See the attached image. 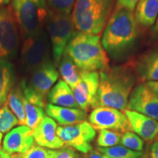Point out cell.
Wrapping results in <instances>:
<instances>
[{
	"mask_svg": "<svg viewBox=\"0 0 158 158\" xmlns=\"http://www.w3.org/2000/svg\"><path fill=\"white\" fill-rule=\"evenodd\" d=\"M149 156L150 158H158V140L153 142L150 147Z\"/></svg>",
	"mask_w": 158,
	"mask_h": 158,
	"instance_id": "obj_34",
	"label": "cell"
},
{
	"mask_svg": "<svg viewBox=\"0 0 158 158\" xmlns=\"http://www.w3.org/2000/svg\"><path fill=\"white\" fill-rule=\"evenodd\" d=\"M135 73L144 81H158V49L141 57L135 64Z\"/></svg>",
	"mask_w": 158,
	"mask_h": 158,
	"instance_id": "obj_19",
	"label": "cell"
},
{
	"mask_svg": "<svg viewBox=\"0 0 158 158\" xmlns=\"http://www.w3.org/2000/svg\"><path fill=\"white\" fill-rule=\"evenodd\" d=\"M124 113L129 121L130 130L143 141H155L158 136V122L133 110L126 109Z\"/></svg>",
	"mask_w": 158,
	"mask_h": 158,
	"instance_id": "obj_15",
	"label": "cell"
},
{
	"mask_svg": "<svg viewBox=\"0 0 158 158\" xmlns=\"http://www.w3.org/2000/svg\"><path fill=\"white\" fill-rule=\"evenodd\" d=\"M57 124L53 118L45 116L39 125L33 130V137L37 145L49 149L65 147L64 143L56 133Z\"/></svg>",
	"mask_w": 158,
	"mask_h": 158,
	"instance_id": "obj_16",
	"label": "cell"
},
{
	"mask_svg": "<svg viewBox=\"0 0 158 158\" xmlns=\"http://www.w3.org/2000/svg\"><path fill=\"white\" fill-rule=\"evenodd\" d=\"M127 109L158 122V97L145 83L138 84L130 93Z\"/></svg>",
	"mask_w": 158,
	"mask_h": 158,
	"instance_id": "obj_11",
	"label": "cell"
},
{
	"mask_svg": "<svg viewBox=\"0 0 158 158\" xmlns=\"http://www.w3.org/2000/svg\"><path fill=\"white\" fill-rule=\"evenodd\" d=\"M51 158H79V155L70 147L54 149Z\"/></svg>",
	"mask_w": 158,
	"mask_h": 158,
	"instance_id": "obj_31",
	"label": "cell"
},
{
	"mask_svg": "<svg viewBox=\"0 0 158 158\" xmlns=\"http://www.w3.org/2000/svg\"><path fill=\"white\" fill-rule=\"evenodd\" d=\"M88 120L95 130H108L122 134L130 130L127 116L122 110L116 108H94L89 115Z\"/></svg>",
	"mask_w": 158,
	"mask_h": 158,
	"instance_id": "obj_10",
	"label": "cell"
},
{
	"mask_svg": "<svg viewBox=\"0 0 158 158\" xmlns=\"http://www.w3.org/2000/svg\"><path fill=\"white\" fill-rule=\"evenodd\" d=\"M23 94L20 83L15 84L10 92L6 104L17 118L20 125H26V115L23 106Z\"/></svg>",
	"mask_w": 158,
	"mask_h": 158,
	"instance_id": "obj_22",
	"label": "cell"
},
{
	"mask_svg": "<svg viewBox=\"0 0 158 158\" xmlns=\"http://www.w3.org/2000/svg\"><path fill=\"white\" fill-rule=\"evenodd\" d=\"M114 0H76L71 15L79 32L98 35L106 27Z\"/></svg>",
	"mask_w": 158,
	"mask_h": 158,
	"instance_id": "obj_4",
	"label": "cell"
},
{
	"mask_svg": "<svg viewBox=\"0 0 158 158\" xmlns=\"http://www.w3.org/2000/svg\"><path fill=\"white\" fill-rule=\"evenodd\" d=\"M45 112L60 126H68L86 121L87 113L81 108H66L47 104Z\"/></svg>",
	"mask_w": 158,
	"mask_h": 158,
	"instance_id": "obj_17",
	"label": "cell"
},
{
	"mask_svg": "<svg viewBox=\"0 0 158 158\" xmlns=\"http://www.w3.org/2000/svg\"><path fill=\"white\" fill-rule=\"evenodd\" d=\"M64 54L81 70L100 72L109 68V59L99 35L75 31Z\"/></svg>",
	"mask_w": 158,
	"mask_h": 158,
	"instance_id": "obj_2",
	"label": "cell"
},
{
	"mask_svg": "<svg viewBox=\"0 0 158 158\" xmlns=\"http://www.w3.org/2000/svg\"><path fill=\"white\" fill-rule=\"evenodd\" d=\"M135 19L143 27H151L158 15V0H140L136 5Z\"/></svg>",
	"mask_w": 158,
	"mask_h": 158,
	"instance_id": "obj_21",
	"label": "cell"
},
{
	"mask_svg": "<svg viewBox=\"0 0 158 158\" xmlns=\"http://www.w3.org/2000/svg\"><path fill=\"white\" fill-rule=\"evenodd\" d=\"M11 6L23 39L43 30L48 14L46 0H12Z\"/></svg>",
	"mask_w": 158,
	"mask_h": 158,
	"instance_id": "obj_5",
	"label": "cell"
},
{
	"mask_svg": "<svg viewBox=\"0 0 158 158\" xmlns=\"http://www.w3.org/2000/svg\"><path fill=\"white\" fill-rule=\"evenodd\" d=\"M99 74L100 83L94 108L108 107L119 110L127 109L130 93L136 82L133 70L127 67L116 66L100 71Z\"/></svg>",
	"mask_w": 158,
	"mask_h": 158,
	"instance_id": "obj_1",
	"label": "cell"
},
{
	"mask_svg": "<svg viewBox=\"0 0 158 158\" xmlns=\"http://www.w3.org/2000/svg\"><path fill=\"white\" fill-rule=\"evenodd\" d=\"M54 149H49L38 145H32L25 152L18 155V157L19 158H51Z\"/></svg>",
	"mask_w": 158,
	"mask_h": 158,
	"instance_id": "obj_30",
	"label": "cell"
},
{
	"mask_svg": "<svg viewBox=\"0 0 158 158\" xmlns=\"http://www.w3.org/2000/svg\"><path fill=\"white\" fill-rule=\"evenodd\" d=\"M46 30L50 40L54 64L57 67L64 54L65 49L75 33L71 15L57 13L48 9Z\"/></svg>",
	"mask_w": 158,
	"mask_h": 158,
	"instance_id": "obj_6",
	"label": "cell"
},
{
	"mask_svg": "<svg viewBox=\"0 0 158 158\" xmlns=\"http://www.w3.org/2000/svg\"><path fill=\"white\" fill-rule=\"evenodd\" d=\"M50 40L44 29L35 36L23 40L21 51V64L25 72L30 73L51 60Z\"/></svg>",
	"mask_w": 158,
	"mask_h": 158,
	"instance_id": "obj_7",
	"label": "cell"
},
{
	"mask_svg": "<svg viewBox=\"0 0 158 158\" xmlns=\"http://www.w3.org/2000/svg\"><path fill=\"white\" fill-rule=\"evenodd\" d=\"M120 143L122 146L133 151H143L144 141L133 132L127 131L122 133Z\"/></svg>",
	"mask_w": 158,
	"mask_h": 158,
	"instance_id": "obj_28",
	"label": "cell"
},
{
	"mask_svg": "<svg viewBox=\"0 0 158 158\" xmlns=\"http://www.w3.org/2000/svg\"><path fill=\"white\" fill-rule=\"evenodd\" d=\"M154 31H155L156 34L158 35V18H157V21H156L155 27H154Z\"/></svg>",
	"mask_w": 158,
	"mask_h": 158,
	"instance_id": "obj_38",
	"label": "cell"
},
{
	"mask_svg": "<svg viewBox=\"0 0 158 158\" xmlns=\"http://www.w3.org/2000/svg\"><path fill=\"white\" fill-rule=\"evenodd\" d=\"M2 137H3L2 133H0V146H1V143H2ZM0 148H1V147H0Z\"/></svg>",
	"mask_w": 158,
	"mask_h": 158,
	"instance_id": "obj_40",
	"label": "cell"
},
{
	"mask_svg": "<svg viewBox=\"0 0 158 158\" xmlns=\"http://www.w3.org/2000/svg\"><path fill=\"white\" fill-rule=\"evenodd\" d=\"M86 158H110L106 155V154L102 153V152L99 151L98 149H92L86 155Z\"/></svg>",
	"mask_w": 158,
	"mask_h": 158,
	"instance_id": "obj_33",
	"label": "cell"
},
{
	"mask_svg": "<svg viewBox=\"0 0 158 158\" xmlns=\"http://www.w3.org/2000/svg\"><path fill=\"white\" fill-rule=\"evenodd\" d=\"M17 124L19 121L7 105L0 107V133H7Z\"/></svg>",
	"mask_w": 158,
	"mask_h": 158,
	"instance_id": "obj_27",
	"label": "cell"
},
{
	"mask_svg": "<svg viewBox=\"0 0 158 158\" xmlns=\"http://www.w3.org/2000/svg\"><path fill=\"white\" fill-rule=\"evenodd\" d=\"M14 66L7 59H0V107L7 102L8 94L15 85Z\"/></svg>",
	"mask_w": 158,
	"mask_h": 158,
	"instance_id": "obj_20",
	"label": "cell"
},
{
	"mask_svg": "<svg viewBox=\"0 0 158 158\" xmlns=\"http://www.w3.org/2000/svg\"><path fill=\"white\" fill-rule=\"evenodd\" d=\"M20 43L19 27L11 7L0 8V59H13Z\"/></svg>",
	"mask_w": 158,
	"mask_h": 158,
	"instance_id": "obj_8",
	"label": "cell"
},
{
	"mask_svg": "<svg viewBox=\"0 0 158 158\" xmlns=\"http://www.w3.org/2000/svg\"><path fill=\"white\" fill-rule=\"evenodd\" d=\"M138 36V23L133 12L116 7L102 34L101 43L108 54L116 56L129 48Z\"/></svg>",
	"mask_w": 158,
	"mask_h": 158,
	"instance_id": "obj_3",
	"label": "cell"
},
{
	"mask_svg": "<svg viewBox=\"0 0 158 158\" xmlns=\"http://www.w3.org/2000/svg\"><path fill=\"white\" fill-rule=\"evenodd\" d=\"M52 60H48L29 73L27 86L31 91L47 101V96L59 78V72Z\"/></svg>",
	"mask_w": 158,
	"mask_h": 158,
	"instance_id": "obj_13",
	"label": "cell"
},
{
	"mask_svg": "<svg viewBox=\"0 0 158 158\" xmlns=\"http://www.w3.org/2000/svg\"><path fill=\"white\" fill-rule=\"evenodd\" d=\"M50 104L61 107L79 108L71 88L63 80H59L51 88L47 96Z\"/></svg>",
	"mask_w": 158,
	"mask_h": 158,
	"instance_id": "obj_18",
	"label": "cell"
},
{
	"mask_svg": "<svg viewBox=\"0 0 158 158\" xmlns=\"http://www.w3.org/2000/svg\"><path fill=\"white\" fill-rule=\"evenodd\" d=\"M56 133L65 147H70L84 155L93 149L92 143L97 135L96 130L86 121L72 125L59 126Z\"/></svg>",
	"mask_w": 158,
	"mask_h": 158,
	"instance_id": "obj_9",
	"label": "cell"
},
{
	"mask_svg": "<svg viewBox=\"0 0 158 158\" xmlns=\"http://www.w3.org/2000/svg\"><path fill=\"white\" fill-rule=\"evenodd\" d=\"M76 0H47L50 10L57 13L70 15L73 9Z\"/></svg>",
	"mask_w": 158,
	"mask_h": 158,
	"instance_id": "obj_29",
	"label": "cell"
},
{
	"mask_svg": "<svg viewBox=\"0 0 158 158\" xmlns=\"http://www.w3.org/2000/svg\"><path fill=\"white\" fill-rule=\"evenodd\" d=\"M99 83L98 72L81 70L79 81L72 89L79 108L86 112L93 109Z\"/></svg>",
	"mask_w": 158,
	"mask_h": 158,
	"instance_id": "obj_12",
	"label": "cell"
},
{
	"mask_svg": "<svg viewBox=\"0 0 158 158\" xmlns=\"http://www.w3.org/2000/svg\"><path fill=\"white\" fill-rule=\"evenodd\" d=\"M13 155H10L9 153L6 152L2 148H0V158H12Z\"/></svg>",
	"mask_w": 158,
	"mask_h": 158,
	"instance_id": "obj_36",
	"label": "cell"
},
{
	"mask_svg": "<svg viewBox=\"0 0 158 158\" xmlns=\"http://www.w3.org/2000/svg\"><path fill=\"white\" fill-rule=\"evenodd\" d=\"M10 2V0H0V8H2L5 6L7 5Z\"/></svg>",
	"mask_w": 158,
	"mask_h": 158,
	"instance_id": "obj_37",
	"label": "cell"
},
{
	"mask_svg": "<svg viewBox=\"0 0 158 158\" xmlns=\"http://www.w3.org/2000/svg\"><path fill=\"white\" fill-rule=\"evenodd\" d=\"M23 106L26 115V126L31 130H34L45 116L44 109L30 103L26 100L25 98H23Z\"/></svg>",
	"mask_w": 158,
	"mask_h": 158,
	"instance_id": "obj_24",
	"label": "cell"
},
{
	"mask_svg": "<svg viewBox=\"0 0 158 158\" xmlns=\"http://www.w3.org/2000/svg\"><path fill=\"white\" fill-rule=\"evenodd\" d=\"M145 84L158 97V81H147Z\"/></svg>",
	"mask_w": 158,
	"mask_h": 158,
	"instance_id": "obj_35",
	"label": "cell"
},
{
	"mask_svg": "<svg viewBox=\"0 0 158 158\" xmlns=\"http://www.w3.org/2000/svg\"><path fill=\"white\" fill-rule=\"evenodd\" d=\"M140 158H150V157H149V155H144V154H143V155H142Z\"/></svg>",
	"mask_w": 158,
	"mask_h": 158,
	"instance_id": "obj_39",
	"label": "cell"
},
{
	"mask_svg": "<svg viewBox=\"0 0 158 158\" xmlns=\"http://www.w3.org/2000/svg\"><path fill=\"white\" fill-rule=\"evenodd\" d=\"M139 1L140 0H117L116 7L127 9L128 10L133 12Z\"/></svg>",
	"mask_w": 158,
	"mask_h": 158,
	"instance_id": "obj_32",
	"label": "cell"
},
{
	"mask_svg": "<svg viewBox=\"0 0 158 158\" xmlns=\"http://www.w3.org/2000/svg\"><path fill=\"white\" fill-rule=\"evenodd\" d=\"M122 133L108 130H101L96 139V144L100 148H109L120 143Z\"/></svg>",
	"mask_w": 158,
	"mask_h": 158,
	"instance_id": "obj_26",
	"label": "cell"
},
{
	"mask_svg": "<svg viewBox=\"0 0 158 158\" xmlns=\"http://www.w3.org/2000/svg\"><path fill=\"white\" fill-rule=\"evenodd\" d=\"M33 130L20 125L6 134L2 141V149L10 155H20L34 145Z\"/></svg>",
	"mask_w": 158,
	"mask_h": 158,
	"instance_id": "obj_14",
	"label": "cell"
},
{
	"mask_svg": "<svg viewBox=\"0 0 158 158\" xmlns=\"http://www.w3.org/2000/svg\"><path fill=\"white\" fill-rule=\"evenodd\" d=\"M57 67L59 68V73L62 76V80L73 89L79 81L81 70H80L73 61L65 54L63 55Z\"/></svg>",
	"mask_w": 158,
	"mask_h": 158,
	"instance_id": "obj_23",
	"label": "cell"
},
{
	"mask_svg": "<svg viewBox=\"0 0 158 158\" xmlns=\"http://www.w3.org/2000/svg\"><path fill=\"white\" fill-rule=\"evenodd\" d=\"M98 149L110 158H140L143 155V152L133 151L122 145L109 148L98 147Z\"/></svg>",
	"mask_w": 158,
	"mask_h": 158,
	"instance_id": "obj_25",
	"label": "cell"
},
{
	"mask_svg": "<svg viewBox=\"0 0 158 158\" xmlns=\"http://www.w3.org/2000/svg\"><path fill=\"white\" fill-rule=\"evenodd\" d=\"M12 158H19V157H18V155H13V157Z\"/></svg>",
	"mask_w": 158,
	"mask_h": 158,
	"instance_id": "obj_41",
	"label": "cell"
}]
</instances>
